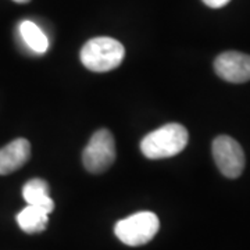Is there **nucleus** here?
I'll return each instance as SVG.
<instances>
[{
	"instance_id": "obj_1",
	"label": "nucleus",
	"mask_w": 250,
	"mask_h": 250,
	"mask_svg": "<svg viewBox=\"0 0 250 250\" xmlns=\"http://www.w3.org/2000/svg\"><path fill=\"white\" fill-rule=\"evenodd\" d=\"M189 134L184 125L171 123L146 135L141 142L143 156L150 160H160L177 156L187 147Z\"/></svg>"
},
{
	"instance_id": "obj_2",
	"label": "nucleus",
	"mask_w": 250,
	"mask_h": 250,
	"mask_svg": "<svg viewBox=\"0 0 250 250\" xmlns=\"http://www.w3.org/2000/svg\"><path fill=\"white\" fill-rule=\"evenodd\" d=\"M80 56L82 64L90 71L107 72L123 62L125 49L117 39L98 36L83 45Z\"/></svg>"
},
{
	"instance_id": "obj_3",
	"label": "nucleus",
	"mask_w": 250,
	"mask_h": 250,
	"mask_svg": "<svg viewBox=\"0 0 250 250\" xmlns=\"http://www.w3.org/2000/svg\"><path fill=\"white\" fill-rule=\"evenodd\" d=\"M159 229V217L152 211H141L120 220L114 227V233L124 245L142 246L152 241Z\"/></svg>"
},
{
	"instance_id": "obj_4",
	"label": "nucleus",
	"mask_w": 250,
	"mask_h": 250,
	"mask_svg": "<svg viewBox=\"0 0 250 250\" xmlns=\"http://www.w3.org/2000/svg\"><path fill=\"white\" fill-rule=\"evenodd\" d=\"M116 160V142L113 134L102 128L92 135L89 143L82 153V163L92 174L107 171Z\"/></svg>"
},
{
	"instance_id": "obj_5",
	"label": "nucleus",
	"mask_w": 250,
	"mask_h": 250,
	"mask_svg": "<svg viewBox=\"0 0 250 250\" xmlns=\"http://www.w3.org/2000/svg\"><path fill=\"white\" fill-rule=\"evenodd\" d=\"M213 157L221 174L227 178H238L245 170V153L239 143L231 136L220 135L213 141Z\"/></svg>"
},
{
	"instance_id": "obj_6",
	"label": "nucleus",
	"mask_w": 250,
	"mask_h": 250,
	"mask_svg": "<svg viewBox=\"0 0 250 250\" xmlns=\"http://www.w3.org/2000/svg\"><path fill=\"white\" fill-rule=\"evenodd\" d=\"M214 70L221 80L231 83L250 81V56L241 52H224L214 62Z\"/></svg>"
},
{
	"instance_id": "obj_7",
	"label": "nucleus",
	"mask_w": 250,
	"mask_h": 250,
	"mask_svg": "<svg viewBox=\"0 0 250 250\" xmlns=\"http://www.w3.org/2000/svg\"><path fill=\"white\" fill-rule=\"evenodd\" d=\"M31 157V145L18 138L0 149V175H7L21 168Z\"/></svg>"
},
{
	"instance_id": "obj_8",
	"label": "nucleus",
	"mask_w": 250,
	"mask_h": 250,
	"mask_svg": "<svg viewBox=\"0 0 250 250\" xmlns=\"http://www.w3.org/2000/svg\"><path fill=\"white\" fill-rule=\"evenodd\" d=\"M22 196L28 206H35L50 214L54 210V202L49 196V185L45 179L34 178L28 181L22 188Z\"/></svg>"
},
{
	"instance_id": "obj_9",
	"label": "nucleus",
	"mask_w": 250,
	"mask_h": 250,
	"mask_svg": "<svg viewBox=\"0 0 250 250\" xmlns=\"http://www.w3.org/2000/svg\"><path fill=\"white\" fill-rule=\"evenodd\" d=\"M20 228L27 233H39L45 231L49 224V214L35 206H27L17 215Z\"/></svg>"
},
{
	"instance_id": "obj_10",
	"label": "nucleus",
	"mask_w": 250,
	"mask_h": 250,
	"mask_svg": "<svg viewBox=\"0 0 250 250\" xmlns=\"http://www.w3.org/2000/svg\"><path fill=\"white\" fill-rule=\"evenodd\" d=\"M20 34L24 42L35 53H45L49 47V39L42 32V29L32 21H22L20 24Z\"/></svg>"
},
{
	"instance_id": "obj_11",
	"label": "nucleus",
	"mask_w": 250,
	"mask_h": 250,
	"mask_svg": "<svg viewBox=\"0 0 250 250\" xmlns=\"http://www.w3.org/2000/svg\"><path fill=\"white\" fill-rule=\"evenodd\" d=\"M231 0H203L206 6L211 7V9H220V7H224L225 4H228Z\"/></svg>"
},
{
	"instance_id": "obj_12",
	"label": "nucleus",
	"mask_w": 250,
	"mask_h": 250,
	"mask_svg": "<svg viewBox=\"0 0 250 250\" xmlns=\"http://www.w3.org/2000/svg\"><path fill=\"white\" fill-rule=\"evenodd\" d=\"M16 3H21V4H24V3H28V1H31V0H14Z\"/></svg>"
}]
</instances>
